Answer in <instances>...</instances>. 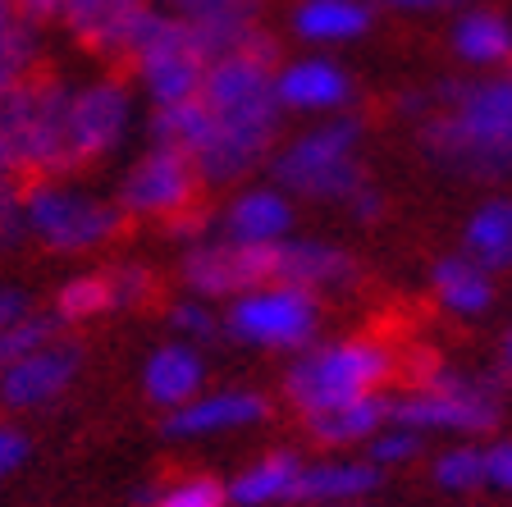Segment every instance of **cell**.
I'll return each mask as SVG.
<instances>
[{
	"label": "cell",
	"mask_w": 512,
	"mask_h": 507,
	"mask_svg": "<svg viewBox=\"0 0 512 507\" xmlns=\"http://www.w3.org/2000/svg\"><path fill=\"white\" fill-rule=\"evenodd\" d=\"M421 151L458 179H512V78H448L430 92Z\"/></svg>",
	"instance_id": "obj_1"
},
{
	"label": "cell",
	"mask_w": 512,
	"mask_h": 507,
	"mask_svg": "<svg viewBox=\"0 0 512 507\" xmlns=\"http://www.w3.org/2000/svg\"><path fill=\"white\" fill-rule=\"evenodd\" d=\"M398 375V357L380 338H334V343H311L307 352L288 361L284 398L298 407L302 416L339 407V402L366 398V393H384V384Z\"/></svg>",
	"instance_id": "obj_2"
},
{
	"label": "cell",
	"mask_w": 512,
	"mask_h": 507,
	"mask_svg": "<svg viewBox=\"0 0 512 507\" xmlns=\"http://www.w3.org/2000/svg\"><path fill=\"white\" fill-rule=\"evenodd\" d=\"M366 138V124L357 115H325L316 128H307L302 138H293L288 147H279L270 156V174L288 197L307 201H348L352 192H362L366 165L357 156Z\"/></svg>",
	"instance_id": "obj_3"
},
{
	"label": "cell",
	"mask_w": 512,
	"mask_h": 507,
	"mask_svg": "<svg viewBox=\"0 0 512 507\" xmlns=\"http://www.w3.org/2000/svg\"><path fill=\"white\" fill-rule=\"evenodd\" d=\"M128 64L142 78V92L151 96V106H174L188 96H202L211 55L188 19L151 5L128 42Z\"/></svg>",
	"instance_id": "obj_4"
},
{
	"label": "cell",
	"mask_w": 512,
	"mask_h": 507,
	"mask_svg": "<svg viewBox=\"0 0 512 507\" xmlns=\"http://www.w3.org/2000/svg\"><path fill=\"white\" fill-rule=\"evenodd\" d=\"M23 206H28V238L60 256L96 252V247L115 243L119 229H124L119 201H101L92 192L64 188V179L23 183Z\"/></svg>",
	"instance_id": "obj_5"
},
{
	"label": "cell",
	"mask_w": 512,
	"mask_h": 507,
	"mask_svg": "<svg viewBox=\"0 0 512 507\" xmlns=\"http://www.w3.org/2000/svg\"><path fill=\"white\" fill-rule=\"evenodd\" d=\"M320 329V293L298 284H266L234 297L224 316V334L247 348L266 352H307Z\"/></svg>",
	"instance_id": "obj_6"
},
{
	"label": "cell",
	"mask_w": 512,
	"mask_h": 507,
	"mask_svg": "<svg viewBox=\"0 0 512 507\" xmlns=\"http://www.w3.org/2000/svg\"><path fill=\"white\" fill-rule=\"evenodd\" d=\"M197 192H202L197 160L174 147H156V142H151V151H142V156L128 165L124 179H119L115 201H119V211L133 215V220L170 224V220H179L183 211L202 206Z\"/></svg>",
	"instance_id": "obj_7"
},
{
	"label": "cell",
	"mask_w": 512,
	"mask_h": 507,
	"mask_svg": "<svg viewBox=\"0 0 512 507\" xmlns=\"http://www.w3.org/2000/svg\"><path fill=\"white\" fill-rule=\"evenodd\" d=\"M179 279L192 297H243L256 288L275 284V243L256 247V243H234L224 233H211L202 243L183 247Z\"/></svg>",
	"instance_id": "obj_8"
},
{
	"label": "cell",
	"mask_w": 512,
	"mask_h": 507,
	"mask_svg": "<svg viewBox=\"0 0 512 507\" xmlns=\"http://www.w3.org/2000/svg\"><path fill=\"white\" fill-rule=\"evenodd\" d=\"M128 128H133V87L124 78H96L87 87H74V142L83 169L115 156Z\"/></svg>",
	"instance_id": "obj_9"
},
{
	"label": "cell",
	"mask_w": 512,
	"mask_h": 507,
	"mask_svg": "<svg viewBox=\"0 0 512 507\" xmlns=\"http://www.w3.org/2000/svg\"><path fill=\"white\" fill-rule=\"evenodd\" d=\"M83 357H87L83 343H74V338H55V343H46L42 352L23 357L19 366L0 370V407H10V412H37V407H51V402L78 380Z\"/></svg>",
	"instance_id": "obj_10"
},
{
	"label": "cell",
	"mask_w": 512,
	"mask_h": 507,
	"mask_svg": "<svg viewBox=\"0 0 512 507\" xmlns=\"http://www.w3.org/2000/svg\"><path fill=\"white\" fill-rule=\"evenodd\" d=\"M270 416V398L256 389H215L197 393L192 402L165 412L160 421V439L174 444H192V439H211V434H229L243 425H261Z\"/></svg>",
	"instance_id": "obj_11"
},
{
	"label": "cell",
	"mask_w": 512,
	"mask_h": 507,
	"mask_svg": "<svg viewBox=\"0 0 512 507\" xmlns=\"http://www.w3.org/2000/svg\"><path fill=\"white\" fill-rule=\"evenodd\" d=\"M74 142V87L55 74H37V147H32V179H69L78 174Z\"/></svg>",
	"instance_id": "obj_12"
},
{
	"label": "cell",
	"mask_w": 512,
	"mask_h": 507,
	"mask_svg": "<svg viewBox=\"0 0 512 507\" xmlns=\"http://www.w3.org/2000/svg\"><path fill=\"white\" fill-rule=\"evenodd\" d=\"M147 10L151 0H64L60 23L83 51L101 60H128V42Z\"/></svg>",
	"instance_id": "obj_13"
},
{
	"label": "cell",
	"mask_w": 512,
	"mask_h": 507,
	"mask_svg": "<svg viewBox=\"0 0 512 507\" xmlns=\"http://www.w3.org/2000/svg\"><path fill=\"white\" fill-rule=\"evenodd\" d=\"M275 284H298L311 293H348L362 284L357 256L320 238H284L275 243Z\"/></svg>",
	"instance_id": "obj_14"
},
{
	"label": "cell",
	"mask_w": 512,
	"mask_h": 507,
	"mask_svg": "<svg viewBox=\"0 0 512 507\" xmlns=\"http://www.w3.org/2000/svg\"><path fill=\"white\" fill-rule=\"evenodd\" d=\"M275 92L284 101V110H302V115H343V106L352 101V78L339 60L311 55V60L279 64Z\"/></svg>",
	"instance_id": "obj_15"
},
{
	"label": "cell",
	"mask_w": 512,
	"mask_h": 507,
	"mask_svg": "<svg viewBox=\"0 0 512 507\" xmlns=\"http://www.w3.org/2000/svg\"><path fill=\"white\" fill-rule=\"evenodd\" d=\"M220 233L234 243H284L293 233V197L284 188H247L220 215Z\"/></svg>",
	"instance_id": "obj_16"
},
{
	"label": "cell",
	"mask_w": 512,
	"mask_h": 507,
	"mask_svg": "<svg viewBox=\"0 0 512 507\" xmlns=\"http://www.w3.org/2000/svg\"><path fill=\"white\" fill-rule=\"evenodd\" d=\"M202 389H206V357L183 338L160 343L147 357V366H142V393H147V402H156L160 412H174Z\"/></svg>",
	"instance_id": "obj_17"
},
{
	"label": "cell",
	"mask_w": 512,
	"mask_h": 507,
	"mask_svg": "<svg viewBox=\"0 0 512 507\" xmlns=\"http://www.w3.org/2000/svg\"><path fill=\"white\" fill-rule=\"evenodd\" d=\"M380 466L362 462H348V457H330V462H311L302 466L298 485H293V498L288 503L298 507H343V503H362L366 494L380 489Z\"/></svg>",
	"instance_id": "obj_18"
},
{
	"label": "cell",
	"mask_w": 512,
	"mask_h": 507,
	"mask_svg": "<svg viewBox=\"0 0 512 507\" xmlns=\"http://www.w3.org/2000/svg\"><path fill=\"white\" fill-rule=\"evenodd\" d=\"M389 421H394V398H389V393H366V398H352V402H339V407H325V412L302 416L307 434L320 448L371 444Z\"/></svg>",
	"instance_id": "obj_19"
},
{
	"label": "cell",
	"mask_w": 512,
	"mask_h": 507,
	"mask_svg": "<svg viewBox=\"0 0 512 507\" xmlns=\"http://www.w3.org/2000/svg\"><path fill=\"white\" fill-rule=\"evenodd\" d=\"M430 293L435 302L448 311V316H480L490 311L494 302V275L485 270L480 261H471L467 252H453V256H439L430 265Z\"/></svg>",
	"instance_id": "obj_20"
},
{
	"label": "cell",
	"mask_w": 512,
	"mask_h": 507,
	"mask_svg": "<svg viewBox=\"0 0 512 507\" xmlns=\"http://www.w3.org/2000/svg\"><path fill=\"white\" fill-rule=\"evenodd\" d=\"M32 147H37V78L0 92V174L32 179Z\"/></svg>",
	"instance_id": "obj_21"
},
{
	"label": "cell",
	"mask_w": 512,
	"mask_h": 507,
	"mask_svg": "<svg viewBox=\"0 0 512 507\" xmlns=\"http://www.w3.org/2000/svg\"><path fill=\"white\" fill-rule=\"evenodd\" d=\"M375 23L371 0H302L293 10V32L302 42H320V46H339V42H357L366 37Z\"/></svg>",
	"instance_id": "obj_22"
},
{
	"label": "cell",
	"mask_w": 512,
	"mask_h": 507,
	"mask_svg": "<svg viewBox=\"0 0 512 507\" xmlns=\"http://www.w3.org/2000/svg\"><path fill=\"white\" fill-rule=\"evenodd\" d=\"M302 457L279 448V453L256 457L252 466H243L234 480H229V507H275L293 498V485L302 476Z\"/></svg>",
	"instance_id": "obj_23"
},
{
	"label": "cell",
	"mask_w": 512,
	"mask_h": 507,
	"mask_svg": "<svg viewBox=\"0 0 512 507\" xmlns=\"http://www.w3.org/2000/svg\"><path fill=\"white\" fill-rule=\"evenodd\" d=\"M462 252L485 270H512V197L480 201L462 229Z\"/></svg>",
	"instance_id": "obj_24"
},
{
	"label": "cell",
	"mask_w": 512,
	"mask_h": 507,
	"mask_svg": "<svg viewBox=\"0 0 512 507\" xmlns=\"http://www.w3.org/2000/svg\"><path fill=\"white\" fill-rule=\"evenodd\" d=\"M147 138L156 147H174L183 156H202V147L215 138V110L206 106L202 96L174 101V106H156L147 119Z\"/></svg>",
	"instance_id": "obj_25"
},
{
	"label": "cell",
	"mask_w": 512,
	"mask_h": 507,
	"mask_svg": "<svg viewBox=\"0 0 512 507\" xmlns=\"http://www.w3.org/2000/svg\"><path fill=\"white\" fill-rule=\"evenodd\" d=\"M453 51L471 69H499L512 60V23L494 10H467L453 23Z\"/></svg>",
	"instance_id": "obj_26"
},
{
	"label": "cell",
	"mask_w": 512,
	"mask_h": 507,
	"mask_svg": "<svg viewBox=\"0 0 512 507\" xmlns=\"http://www.w3.org/2000/svg\"><path fill=\"white\" fill-rule=\"evenodd\" d=\"M55 320L60 325H87V320L115 311V297H110V279L106 270H87V275H69L55 288Z\"/></svg>",
	"instance_id": "obj_27"
},
{
	"label": "cell",
	"mask_w": 512,
	"mask_h": 507,
	"mask_svg": "<svg viewBox=\"0 0 512 507\" xmlns=\"http://www.w3.org/2000/svg\"><path fill=\"white\" fill-rule=\"evenodd\" d=\"M37 60H42V37H37V23L19 19L0 32V92L23 87L37 78Z\"/></svg>",
	"instance_id": "obj_28"
},
{
	"label": "cell",
	"mask_w": 512,
	"mask_h": 507,
	"mask_svg": "<svg viewBox=\"0 0 512 507\" xmlns=\"http://www.w3.org/2000/svg\"><path fill=\"white\" fill-rule=\"evenodd\" d=\"M430 480L448 494H471V489L490 485V466H485V448L471 444H453L430 462Z\"/></svg>",
	"instance_id": "obj_29"
},
{
	"label": "cell",
	"mask_w": 512,
	"mask_h": 507,
	"mask_svg": "<svg viewBox=\"0 0 512 507\" xmlns=\"http://www.w3.org/2000/svg\"><path fill=\"white\" fill-rule=\"evenodd\" d=\"M60 320H55V311H32V316H23L19 325L0 329V370L19 366L23 357H32V352H42L46 343H55L60 338Z\"/></svg>",
	"instance_id": "obj_30"
},
{
	"label": "cell",
	"mask_w": 512,
	"mask_h": 507,
	"mask_svg": "<svg viewBox=\"0 0 512 507\" xmlns=\"http://www.w3.org/2000/svg\"><path fill=\"white\" fill-rule=\"evenodd\" d=\"M165 320H170V329L183 338V343H215V338L224 334V320L215 316V307L206 302V297H179V302H170V311H165Z\"/></svg>",
	"instance_id": "obj_31"
},
{
	"label": "cell",
	"mask_w": 512,
	"mask_h": 507,
	"mask_svg": "<svg viewBox=\"0 0 512 507\" xmlns=\"http://www.w3.org/2000/svg\"><path fill=\"white\" fill-rule=\"evenodd\" d=\"M188 23H256L261 0H151Z\"/></svg>",
	"instance_id": "obj_32"
},
{
	"label": "cell",
	"mask_w": 512,
	"mask_h": 507,
	"mask_svg": "<svg viewBox=\"0 0 512 507\" xmlns=\"http://www.w3.org/2000/svg\"><path fill=\"white\" fill-rule=\"evenodd\" d=\"M110 279V297H115V311H138L156 297V270H147L142 261H115L106 265Z\"/></svg>",
	"instance_id": "obj_33"
},
{
	"label": "cell",
	"mask_w": 512,
	"mask_h": 507,
	"mask_svg": "<svg viewBox=\"0 0 512 507\" xmlns=\"http://www.w3.org/2000/svg\"><path fill=\"white\" fill-rule=\"evenodd\" d=\"M421 448H426V434L389 421V425H384V430L371 439V444H366V462L380 466V471H389V466L416 462V457H421Z\"/></svg>",
	"instance_id": "obj_34"
},
{
	"label": "cell",
	"mask_w": 512,
	"mask_h": 507,
	"mask_svg": "<svg viewBox=\"0 0 512 507\" xmlns=\"http://www.w3.org/2000/svg\"><path fill=\"white\" fill-rule=\"evenodd\" d=\"M156 507H229V480L215 476H183L160 489Z\"/></svg>",
	"instance_id": "obj_35"
},
{
	"label": "cell",
	"mask_w": 512,
	"mask_h": 507,
	"mask_svg": "<svg viewBox=\"0 0 512 507\" xmlns=\"http://www.w3.org/2000/svg\"><path fill=\"white\" fill-rule=\"evenodd\" d=\"M28 243V206H23V179L0 174V252Z\"/></svg>",
	"instance_id": "obj_36"
},
{
	"label": "cell",
	"mask_w": 512,
	"mask_h": 507,
	"mask_svg": "<svg viewBox=\"0 0 512 507\" xmlns=\"http://www.w3.org/2000/svg\"><path fill=\"white\" fill-rule=\"evenodd\" d=\"M343 206H348V215H352L357 224H380V220H384V206H389V201H384V192L375 188V183H366V188L352 192Z\"/></svg>",
	"instance_id": "obj_37"
},
{
	"label": "cell",
	"mask_w": 512,
	"mask_h": 507,
	"mask_svg": "<svg viewBox=\"0 0 512 507\" xmlns=\"http://www.w3.org/2000/svg\"><path fill=\"white\" fill-rule=\"evenodd\" d=\"M32 293L23 284H0V329H10L19 325L23 316H32Z\"/></svg>",
	"instance_id": "obj_38"
},
{
	"label": "cell",
	"mask_w": 512,
	"mask_h": 507,
	"mask_svg": "<svg viewBox=\"0 0 512 507\" xmlns=\"http://www.w3.org/2000/svg\"><path fill=\"white\" fill-rule=\"evenodd\" d=\"M485 466H490V485L512 494V439H499V444L485 448Z\"/></svg>",
	"instance_id": "obj_39"
},
{
	"label": "cell",
	"mask_w": 512,
	"mask_h": 507,
	"mask_svg": "<svg viewBox=\"0 0 512 507\" xmlns=\"http://www.w3.org/2000/svg\"><path fill=\"white\" fill-rule=\"evenodd\" d=\"M28 462V439L14 425H0V476H10L14 466Z\"/></svg>",
	"instance_id": "obj_40"
},
{
	"label": "cell",
	"mask_w": 512,
	"mask_h": 507,
	"mask_svg": "<svg viewBox=\"0 0 512 507\" xmlns=\"http://www.w3.org/2000/svg\"><path fill=\"white\" fill-rule=\"evenodd\" d=\"M64 0H19V14L32 23H46V19H60Z\"/></svg>",
	"instance_id": "obj_41"
},
{
	"label": "cell",
	"mask_w": 512,
	"mask_h": 507,
	"mask_svg": "<svg viewBox=\"0 0 512 507\" xmlns=\"http://www.w3.org/2000/svg\"><path fill=\"white\" fill-rule=\"evenodd\" d=\"M389 10H403V14H426V10H439L444 0H384Z\"/></svg>",
	"instance_id": "obj_42"
},
{
	"label": "cell",
	"mask_w": 512,
	"mask_h": 507,
	"mask_svg": "<svg viewBox=\"0 0 512 507\" xmlns=\"http://www.w3.org/2000/svg\"><path fill=\"white\" fill-rule=\"evenodd\" d=\"M23 14H19V0H0V32L10 28V23H19Z\"/></svg>",
	"instance_id": "obj_43"
},
{
	"label": "cell",
	"mask_w": 512,
	"mask_h": 507,
	"mask_svg": "<svg viewBox=\"0 0 512 507\" xmlns=\"http://www.w3.org/2000/svg\"><path fill=\"white\" fill-rule=\"evenodd\" d=\"M503 370L512 375V329H508V338H503Z\"/></svg>",
	"instance_id": "obj_44"
},
{
	"label": "cell",
	"mask_w": 512,
	"mask_h": 507,
	"mask_svg": "<svg viewBox=\"0 0 512 507\" xmlns=\"http://www.w3.org/2000/svg\"><path fill=\"white\" fill-rule=\"evenodd\" d=\"M444 5H471V0H444Z\"/></svg>",
	"instance_id": "obj_45"
},
{
	"label": "cell",
	"mask_w": 512,
	"mask_h": 507,
	"mask_svg": "<svg viewBox=\"0 0 512 507\" xmlns=\"http://www.w3.org/2000/svg\"><path fill=\"white\" fill-rule=\"evenodd\" d=\"M343 507H366V503H343Z\"/></svg>",
	"instance_id": "obj_46"
}]
</instances>
